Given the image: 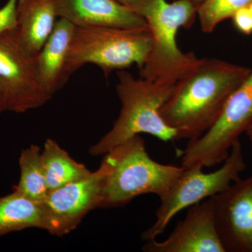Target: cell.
I'll return each instance as SVG.
<instances>
[{"mask_svg": "<svg viewBox=\"0 0 252 252\" xmlns=\"http://www.w3.org/2000/svg\"><path fill=\"white\" fill-rule=\"evenodd\" d=\"M209 198L225 252H252V175Z\"/></svg>", "mask_w": 252, "mask_h": 252, "instance_id": "cell-10", "label": "cell"}, {"mask_svg": "<svg viewBox=\"0 0 252 252\" xmlns=\"http://www.w3.org/2000/svg\"><path fill=\"white\" fill-rule=\"evenodd\" d=\"M5 111H6V104H5L4 94H3L1 88H0V114L5 112Z\"/></svg>", "mask_w": 252, "mask_h": 252, "instance_id": "cell-22", "label": "cell"}, {"mask_svg": "<svg viewBox=\"0 0 252 252\" xmlns=\"http://www.w3.org/2000/svg\"><path fill=\"white\" fill-rule=\"evenodd\" d=\"M252 2V0H207L197 10L202 31L212 32L220 23Z\"/></svg>", "mask_w": 252, "mask_h": 252, "instance_id": "cell-18", "label": "cell"}, {"mask_svg": "<svg viewBox=\"0 0 252 252\" xmlns=\"http://www.w3.org/2000/svg\"><path fill=\"white\" fill-rule=\"evenodd\" d=\"M252 71L221 60H197L177 81L160 117L177 130L178 140L198 139L217 122L230 96Z\"/></svg>", "mask_w": 252, "mask_h": 252, "instance_id": "cell-1", "label": "cell"}, {"mask_svg": "<svg viewBox=\"0 0 252 252\" xmlns=\"http://www.w3.org/2000/svg\"><path fill=\"white\" fill-rule=\"evenodd\" d=\"M116 1L143 17L146 10L148 9L149 5L154 0H116Z\"/></svg>", "mask_w": 252, "mask_h": 252, "instance_id": "cell-21", "label": "cell"}, {"mask_svg": "<svg viewBox=\"0 0 252 252\" xmlns=\"http://www.w3.org/2000/svg\"><path fill=\"white\" fill-rule=\"evenodd\" d=\"M196 16V8L188 0H155L144 16L153 41L148 59L140 69V78L177 82L193 67L198 58L193 52H182L176 37L180 28L193 26Z\"/></svg>", "mask_w": 252, "mask_h": 252, "instance_id": "cell-5", "label": "cell"}, {"mask_svg": "<svg viewBox=\"0 0 252 252\" xmlns=\"http://www.w3.org/2000/svg\"><path fill=\"white\" fill-rule=\"evenodd\" d=\"M58 18L76 27L149 28L145 18L116 0H54Z\"/></svg>", "mask_w": 252, "mask_h": 252, "instance_id": "cell-12", "label": "cell"}, {"mask_svg": "<svg viewBox=\"0 0 252 252\" xmlns=\"http://www.w3.org/2000/svg\"><path fill=\"white\" fill-rule=\"evenodd\" d=\"M17 3L18 0H8L0 9V33L16 28Z\"/></svg>", "mask_w": 252, "mask_h": 252, "instance_id": "cell-19", "label": "cell"}, {"mask_svg": "<svg viewBox=\"0 0 252 252\" xmlns=\"http://www.w3.org/2000/svg\"><path fill=\"white\" fill-rule=\"evenodd\" d=\"M223 162L220 168L210 173H205L202 167H185L180 177L159 198L160 204L156 214L157 219L154 224L142 233V240L157 239L179 212L223 191L240 179L246 167L240 140L232 146Z\"/></svg>", "mask_w": 252, "mask_h": 252, "instance_id": "cell-6", "label": "cell"}, {"mask_svg": "<svg viewBox=\"0 0 252 252\" xmlns=\"http://www.w3.org/2000/svg\"><path fill=\"white\" fill-rule=\"evenodd\" d=\"M57 18L54 0H18L14 31L28 54L37 56L54 31Z\"/></svg>", "mask_w": 252, "mask_h": 252, "instance_id": "cell-14", "label": "cell"}, {"mask_svg": "<svg viewBox=\"0 0 252 252\" xmlns=\"http://www.w3.org/2000/svg\"><path fill=\"white\" fill-rule=\"evenodd\" d=\"M20 180L13 190L41 203L49 193L41 158V151L32 144L23 149L19 158Z\"/></svg>", "mask_w": 252, "mask_h": 252, "instance_id": "cell-17", "label": "cell"}, {"mask_svg": "<svg viewBox=\"0 0 252 252\" xmlns=\"http://www.w3.org/2000/svg\"><path fill=\"white\" fill-rule=\"evenodd\" d=\"M149 28L76 27L68 54L69 77L86 64L102 69L105 77L136 64L139 69L148 59L152 48Z\"/></svg>", "mask_w": 252, "mask_h": 252, "instance_id": "cell-4", "label": "cell"}, {"mask_svg": "<svg viewBox=\"0 0 252 252\" xmlns=\"http://www.w3.org/2000/svg\"><path fill=\"white\" fill-rule=\"evenodd\" d=\"M106 154L111 167L104 180L99 207L123 206L145 194L160 198L185 170L182 165H164L154 160L140 135Z\"/></svg>", "mask_w": 252, "mask_h": 252, "instance_id": "cell-3", "label": "cell"}, {"mask_svg": "<svg viewBox=\"0 0 252 252\" xmlns=\"http://www.w3.org/2000/svg\"><path fill=\"white\" fill-rule=\"evenodd\" d=\"M0 88L6 111L22 114L52 98L41 83L36 57L28 54L14 28L0 33Z\"/></svg>", "mask_w": 252, "mask_h": 252, "instance_id": "cell-8", "label": "cell"}, {"mask_svg": "<svg viewBox=\"0 0 252 252\" xmlns=\"http://www.w3.org/2000/svg\"><path fill=\"white\" fill-rule=\"evenodd\" d=\"M32 228L43 229L41 203L14 190L0 197V237Z\"/></svg>", "mask_w": 252, "mask_h": 252, "instance_id": "cell-15", "label": "cell"}, {"mask_svg": "<svg viewBox=\"0 0 252 252\" xmlns=\"http://www.w3.org/2000/svg\"><path fill=\"white\" fill-rule=\"evenodd\" d=\"M245 133L246 134L247 136H248L249 140H250V144H251L252 148V125L250 126V127L247 129V130L245 131Z\"/></svg>", "mask_w": 252, "mask_h": 252, "instance_id": "cell-24", "label": "cell"}, {"mask_svg": "<svg viewBox=\"0 0 252 252\" xmlns=\"http://www.w3.org/2000/svg\"><path fill=\"white\" fill-rule=\"evenodd\" d=\"M142 250L146 252H225L217 231L211 200L190 207L187 216L166 240L146 241Z\"/></svg>", "mask_w": 252, "mask_h": 252, "instance_id": "cell-11", "label": "cell"}, {"mask_svg": "<svg viewBox=\"0 0 252 252\" xmlns=\"http://www.w3.org/2000/svg\"><path fill=\"white\" fill-rule=\"evenodd\" d=\"M198 10V8L207 0H188Z\"/></svg>", "mask_w": 252, "mask_h": 252, "instance_id": "cell-23", "label": "cell"}, {"mask_svg": "<svg viewBox=\"0 0 252 252\" xmlns=\"http://www.w3.org/2000/svg\"><path fill=\"white\" fill-rule=\"evenodd\" d=\"M117 93L122 104L112 128L89 149L91 156L105 155L134 136L149 134L162 142L178 140L177 130L167 125L160 110L177 82L136 79L125 70L118 72Z\"/></svg>", "mask_w": 252, "mask_h": 252, "instance_id": "cell-2", "label": "cell"}, {"mask_svg": "<svg viewBox=\"0 0 252 252\" xmlns=\"http://www.w3.org/2000/svg\"><path fill=\"white\" fill-rule=\"evenodd\" d=\"M231 18L239 32L246 35L252 34V14L249 6L238 10Z\"/></svg>", "mask_w": 252, "mask_h": 252, "instance_id": "cell-20", "label": "cell"}, {"mask_svg": "<svg viewBox=\"0 0 252 252\" xmlns=\"http://www.w3.org/2000/svg\"><path fill=\"white\" fill-rule=\"evenodd\" d=\"M75 28L72 23L59 18L36 57L41 83L51 95L61 90L70 77L67 71V57Z\"/></svg>", "mask_w": 252, "mask_h": 252, "instance_id": "cell-13", "label": "cell"}, {"mask_svg": "<svg viewBox=\"0 0 252 252\" xmlns=\"http://www.w3.org/2000/svg\"><path fill=\"white\" fill-rule=\"evenodd\" d=\"M252 125V71L233 91L214 125L198 139L188 141L182 166L204 168L224 161L232 146Z\"/></svg>", "mask_w": 252, "mask_h": 252, "instance_id": "cell-7", "label": "cell"}, {"mask_svg": "<svg viewBox=\"0 0 252 252\" xmlns=\"http://www.w3.org/2000/svg\"><path fill=\"white\" fill-rule=\"evenodd\" d=\"M43 166L49 190L80 180L91 171L82 163L74 160L57 142L47 139L41 151Z\"/></svg>", "mask_w": 252, "mask_h": 252, "instance_id": "cell-16", "label": "cell"}, {"mask_svg": "<svg viewBox=\"0 0 252 252\" xmlns=\"http://www.w3.org/2000/svg\"><path fill=\"white\" fill-rule=\"evenodd\" d=\"M249 8H250V11H251L252 14V2L250 4V6H249Z\"/></svg>", "mask_w": 252, "mask_h": 252, "instance_id": "cell-25", "label": "cell"}, {"mask_svg": "<svg viewBox=\"0 0 252 252\" xmlns=\"http://www.w3.org/2000/svg\"><path fill=\"white\" fill-rule=\"evenodd\" d=\"M110 167V159L105 154L96 171L49 190L41 203L42 230L63 237L76 229L89 212L100 206L102 187Z\"/></svg>", "mask_w": 252, "mask_h": 252, "instance_id": "cell-9", "label": "cell"}]
</instances>
